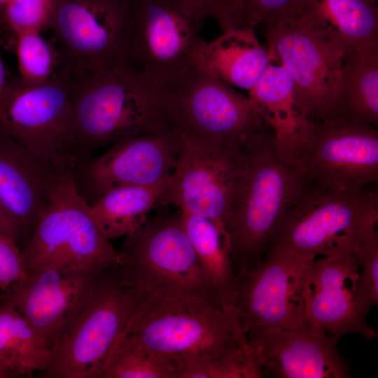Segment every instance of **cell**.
I'll use <instances>...</instances> for the list:
<instances>
[{"label":"cell","instance_id":"cell-1","mask_svg":"<svg viewBox=\"0 0 378 378\" xmlns=\"http://www.w3.org/2000/svg\"><path fill=\"white\" fill-rule=\"evenodd\" d=\"M305 181L272 130L242 147L224 223L236 276L261 262L271 236Z\"/></svg>","mask_w":378,"mask_h":378},{"label":"cell","instance_id":"cell-25","mask_svg":"<svg viewBox=\"0 0 378 378\" xmlns=\"http://www.w3.org/2000/svg\"><path fill=\"white\" fill-rule=\"evenodd\" d=\"M168 179L151 186L115 188L89 204V213L102 234L111 240L139 230L156 206Z\"/></svg>","mask_w":378,"mask_h":378},{"label":"cell","instance_id":"cell-39","mask_svg":"<svg viewBox=\"0 0 378 378\" xmlns=\"http://www.w3.org/2000/svg\"><path fill=\"white\" fill-rule=\"evenodd\" d=\"M3 360V356L0 354V363Z\"/></svg>","mask_w":378,"mask_h":378},{"label":"cell","instance_id":"cell-15","mask_svg":"<svg viewBox=\"0 0 378 378\" xmlns=\"http://www.w3.org/2000/svg\"><path fill=\"white\" fill-rule=\"evenodd\" d=\"M113 266L84 273L66 272L54 267L29 269L2 297L34 326L55 355L102 279Z\"/></svg>","mask_w":378,"mask_h":378},{"label":"cell","instance_id":"cell-19","mask_svg":"<svg viewBox=\"0 0 378 378\" xmlns=\"http://www.w3.org/2000/svg\"><path fill=\"white\" fill-rule=\"evenodd\" d=\"M63 172L67 171L46 162L0 129V201L15 227L21 251Z\"/></svg>","mask_w":378,"mask_h":378},{"label":"cell","instance_id":"cell-31","mask_svg":"<svg viewBox=\"0 0 378 378\" xmlns=\"http://www.w3.org/2000/svg\"><path fill=\"white\" fill-rule=\"evenodd\" d=\"M55 0H7L0 12L2 22L15 35L23 31L50 29Z\"/></svg>","mask_w":378,"mask_h":378},{"label":"cell","instance_id":"cell-33","mask_svg":"<svg viewBox=\"0 0 378 378\" xmlns=\"http://www.w3.org/2000/svg\"><path fill=\"white\" fill-rule=\"evenodd\" d=\"M190 17L203 24L212 17L218 23L223 32L238 25L239 0H171Z\"/></svg>","mask_w":378,"mask_h":378},{"label":"cell","instance_id":"cell-23","mask_svg":"<svg viewBox=\"0 0 378 378\" xmlns=\"http://www.w3.org/2000/svg\"><path fill=\"white\" fill-rule=\"evenodd\" d=\"M331 118L378 125V39L344 53Z\"/></svg>","mask_w":378,"mask_h":378},{"label":"cell","instance_id":"cell-26","mask_svg":"<svg viewBox=\"0 0 378 378\" xmlns=\"http://www.w3.org/2000/svg\"><path fill=\"white\" fill-rule=\"evenodd\" d=\"M0 354L1 363L18 375L44 372L55 357L34 326L3 297L0 302Z\"/></svg>","mask_w":378,"mask_h":378},{"label":"cell","instance_id":"cell-17","mask_svg":"<svg viewBox=\"0 0 378 378\" xmlns=\"http://www.w3.org/2000/svg\"><path fill=\"white\" fill-rule=\"evenodd\" d=\"M183 144L177 130L149 133L113 144L104 154L84 162L75 172L81 195L94 202L122 186H151L172 174Z\"/></svg>","mask_w":378,"mask_h":378},{"label":"cell","instance_id":"cell-37","mask_svg":"<svg viewBox=\"0 0 378 378\" xmlns=\"http://www.w3.org/2000/svg\"><path fill=\"white\" fill-rule=\"evenodd\" d=\"M9 84V78H8L6 69L3 63L0 52V99L6 93Z\"/></svg>","mask_w":378,"mask_h":378},{"label":"cell","instance_id":"cell-30","mask_svg":"<svg viewBox=\"0 0 378 378\" xmlns=\"http://www.w3.org/2000/svg\"><path fill=\"white\" fill-rule=\"evenodd\" d=\"M264 371L251 344L227 356L184 368L180 378H258Z\"/></svg>","mask_w":378,"mask_h":378},{"label":"cell","instance_id":"cell-28","mask_svg":"<svg viewBox=\"0 0 378 378\" xmlns=\"http://www.w3.org/2000/svg\"><path fill=\"white\" fill-rule=\"evenodd\" d=\"M178 370L123 331L106 356L101 378H178Z\"/></svg>","mask_w":378,"mask_h":378},{"label":"cell","instance_id":"cell-5","mask_svg":"<svg viewBox=\"0 0 378 378\" xmlns=\"http://www.w3.org/2000/svg\"><path fill=\"white\" fill-rule=\"evenodd\" d=\"M0 129L60 170L75 173L88 161L76 137L69 79L62 73L38 85L10 78L0 99Z\"/></svg>","mask_w":378,"mask_h":378},{"label":"cell","instance_id":"cell-18","mask_svg":"<svg viewBox=\"0 0 378 378\" xmlns=\"http://www.w3.org/2000/svg\"><path fill=\"white\" fill-rule=\"evenodd\" d=\"M358 270L356 253L341 252L315 258L307 276L306 321L320 326L336 342L351 332L368 340L377 335L358 306Z\"/></svg>","mask_w":378,"mask_h":378},{"label":"cell","instance_id":"cell-2","mask_svg":"<svg viewBox=\"0 0 378 378\" xmlns=\"http://www.w3.org/2000/svg\"><path fill=\"white\" fill-rule=\"evenodd\" d=\"M68 77L76 137L88 160L89 151L108 144L178 130L164 86L125 64Z\"/></svg>","mask_w":378,"mask_h":378},{"label":"cell","instance_id":"cell-8","mask_svg":"<svg viewBox=\"0 0 378 378\" xmlns=\"http://www.w3.org/2000/svg\"><path fill=\"white\" fill-rule=\"evenodd\" d=\"M316 258L268 245L261 262L236 276L226 301L248 341L272 329H293L306 321L305 286Z\"/></svg>","mask_w":378,"mask_h":378},{"label":"cell","instance_id":"cell-22","mask_svg":"<svg viewBox=\"0 0 378 378\" xmlns=\"http://www.w3.org/2000/svg\"><path fill=\"white\" fill-rule=\"evenodd\" d=\"M270 52L248 27L230 29L211 41H202L188 65L228 85L249 91L270 61Z\"/></svg>","mask_w":378,"mask_h":378},{"label":"cell","instance_id":"cell-34","mask_svg":"<svg viewBox=\"0 0 378 378\" xmlns=\"http://www.w3.org/2000/svg\"><path fill=\"white\" fill-rule=\"evenodd\" d=\"M295 0H239L243 27L253 28L281 16Z\"/></svg>","mask_w":378,"mask_h":378},{"label":"cell","instance_id":"cell-6","mask_svg":"<svg viewBox=\"0 0 378 378\" xmlns=\"http://www.w3.org/2000/svg\"><path fill=\"white\" fill-rule=\"evenodd\" d=\"M75 174H59L48 204L21 251L24 271L54 267L84 273L118 263V252L100 232L89 213Z\"/></svg>","mask_w":378,"mask_h":378},{"label":"cell","instance_id":"cell-35","mask_svg":"<svg viewBox=\"0 0 378 378\" xmlns=\"http://www.w3.org/2000/svg\"><path fill=\"white\" fill-rule=\"evenodd\" d=\"M21 251L9 237L0 233V294L24 274Z\"/></svg>","mask_w":378,"mask_h":378},{"label":"cell","instance_id":"cell-38","mask_svg":"<svg viewBox=\"0 0 378 378\" xmlns=\"http://www.w3.org/2000/svg\"><path fill=\"white\" fill-rule=\"evenodd\" d=\"M6 1L7 0H0V12L2 10L5 3L6 2Z\"/></svg>","mask_w":378,"mask_h":378},{"label":"cell","instance_id":"cell-40","mask_svg":"<svg viewBox=\"0 0 378 378\" xmlns=\"http://www.w3.org/2000/svg\"><path fill=\"white\" fill-rule=\"evenodd\" d=\"M0 295H1V294H0Z\"/></svg>","mask_w":378,"mask_h":378},{"label":"cell","instance_id":"cell-29","mask_svg":"<svg viewBox=\"0 0 378 378\" xmlns=\"http://www.w3.org/2000/svg\"><path fill=\"white\" fill-rule=\"evenodd\" d=\"M19 78L28 85L43 83L57 74L59 52L41 32L23 31L15 35Z\"/></svg>","mask_w":378,"mask_h":378},{"label":"cell","instance_id":"cell-27","mask_svg":"<svg viewBox=\"0 0 378 378\" xmlns=\"http://www.w3.org/2000/svg\"><path fill=\"white\" fill-rule=\"evenodd\" d=\"M181 211L184 229L206 278L218 298L227 302V291L236 279L229 247L211 220Z\"/></svg>","mask_w":378,"mask_h":378},{"label":"cell","instance_id":"cell-7","mask_svg":"<svg viewBox=\"0 0 378 378\" xmlns=\"http://www.w3.org/2000/svg\"><path fill=\"white\" fill-rule=\"evenodd\" d=\"M118 252L122 281L144 295L211 298L220 302L200 265L181 210L172 216L147 219L127 236Z\"/></svg>","mask_w":378,"mask_h":378},{"label":"cell","instance_id":"cell-13","mask_svg":"<svg viewBox=\"0 0 378 378\" xmlns=\"http://www.w3.org/2000/svg\"><path fill=\"white\" fill-rule=\"evenodd\" d=\"M266 24L268 50L293 79L299 113L310 122L331 118L344 52L288 18Z\"/></svg>","mask_w":378,"mask_h":378},{"label":"cell","instance_id":"cell-11","mask_svg":"<svg viewBox=\"0 0 378 378\" xmlns=\"http://www.w3.org/2000/svg\"><path fill=\"white\" fill-rule=\"evenodd\" d=\"M132 0H55L50 29L68 76L126 64Z\"/></svg>","mask_w":378,"mask_h":378},{"label":"cell","instance_id":"cell-36","mask_svg":"<svg viewBox=\"0 0 378 378\" xmlns=\"http://www.w3.org/2000/svg\"><path fill=\"white\" fill-rule=\"evenodd\" d=\"M0 233L9 237L17 244L18 235L15 227L0 201ZM18 246V245H17Z\"/></svg>","mask_w":378,"mask_h":378},{"label":"cell","instance_id":"cell-21","mask_svg":"<svg viewBox=\"0 0 378 378\" xmlns=\"http://www.w3.org/2000/svg\"><path fill=\"white\" fill-rule=\"evenodd\" d=\"M279 18L300 24L344 53L378 39L377 0H295Z\"/></svg>","mask_w":378,"mask_h":378},{"label":"cell","instance_id":"cell-4","mask_svg":"<svg viewBox=\"0 0 378 378\" xmlns=\"http://www.w3.org/2000/svg\"><path fill=\"white\" fill-rule=\"evenodd\" d=\"M377 222V192L330 190L305 181L267 246L281 245L314 258L356 253Z\"/></svg>","mask_w":378,"mask_h":378},{"label":"cell","instance_id":"cell-16","mask_svg":"<svg viewBox=\"0 0 378 378\" xmlns=\"http://www.w3.org/2000/svg\"><path fill=\"white\" fill-rule=\"evenodd\" d=\"M126 65L164 85L184 69L203 40L202 24L171 0H132Z\"/></svg>","mask_w":378,"mask_h":378},{"label":"cell","instance_id":"cell-32","mask_svg":"<svg viewBox=\"0 0 378 378\" xmlns=\"http://www.w3.org/2000/svg\"><path fill=\"white\" fill-rule=\"evenodd\" d=\"M356 254L359 260L356 295L364 315L378 302V232L377 228L363 239Z\"/></svg>","mask_w":378,"mask_h":378},{"label":"cell","instance_id":"cell-10","mask_svg":"<svg viewBox=\"0 0 378 378\" xmlns=\"http://www.w3.org/2000/svg\"><path fill=\"white\" fill-rule=\"evenodd\" d=\"M307 182L330 190L360 192L378 181L376 127L330 118L308 121L284 150Z\"/></svg>","mask_w":378,"mask_h":378},{"label":"cell","instance_id":"cell-24","mask_svg":"<svg viewBox=\"0 0 378 378\" xmlns=\"http://www.w3.org/2000/svg\"><path fill=\"white\" fill-rule=\"evenodd\" d=\"M263 74L248 91V99L274 132L278 145L287 148L309 121L296 107L293 79L270 50Z\"/></svg>","mask_w":378,"mask_h":378},{"label":"cell","instance_id":"cell-14","mask_svg":"<svg viewBox=\"0 0 378 378\" xmlns=\"http://www.w3.org/2000/svg\"><path fill=\"white\" fill-rule=\"evenodd\" d=\"M182 137L181 151L156 206L173 204L211 220L229 247L224 223L245 144L211 146Z\"/></svg>","mask_w":378,"mask_h":378},{"label":"cell","instance_id":"cell-3","mask_svg":"<svg viewBox=\"0 0 378 378\" xmlns=\"http://www.w3.org/2000/svg\"><path fill=\"white\" fill-rule=\"evenodd\" d=\"M125 332L182 370L250 345L229 303L144 295Z\"/></svg>","mask_w":378,"mask_h":378},{"label":"cell","instance_id":"cell-9","mask_svg":"<svg viewBox=\"0 0 378 378\" xmlns=\"http://www.w3.org/2000/svg\"><path fill=\"white\" fill-rule=\"evenodd\" d=\"M163 86L177 129L189 141L241 146L272 130L248 97L188 64Z\"/></svg>","mask_w":378,"mask_h":378},{"label":"cell","instance_id":"cell-12","mask_svg":"<svg viewBox=\"0 0 378 378\" xmlns=\"http://www.w3.org/2000/svg\"><path fill=\"white\" fill-rule=\"evenodd\" d=\"M144 294L124 282L117 264L104 274L43 377L101 378L103 363Z\"/></svg>","mask_w":378,"mask_h":378},{"label":"cell","instance_id":"cell-20","mask_svg":"<svg viewBox=\"0 0 378 378\" xmlns=\"http://www.w3.org/2000/svg\"><path fill=\"white\" fill-rule=\"evenodd\" d=\"M264 371L283 378H346L336 342L316 324L264 331L248 341Z\"/></svg>","mask_w":378,"mask_h":378}]
</instances>
